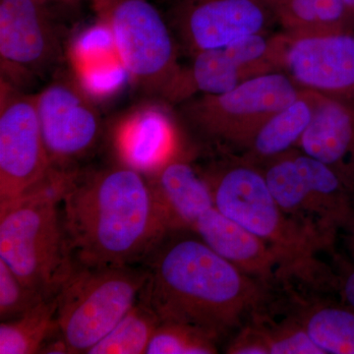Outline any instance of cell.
Segmentation results:
<instances>
[{
	"label": "cell",
	"mask_w": 354,
	"mask_h": 354,
	"mask_svg": "<svg viewBox=\"0 0 354 354\" xmlns=\"http://www.w3.org/2000/svg\"><path fill=\"white\" fill-rule=\"evenodd\" d=\"M144 176L122 164L66 176L60 211L76 265L131 266L169 234Z\"/></svg>",
	"instance_id": "1"
},
{
	"label": "cell",
	"mask_w": 354,
	"mask_h": 354,
	"mask_svg": "<svg viewBox=\"0 0 354 354\" xmlns=\"http://www.w3.org/2000/svg\"><path fill=\"white\" fill-rule=\"evenodd\" d=\"M141 297L162 321L218 335L263 308L269 288L201 239H176L156 248Z\"/></svg>",
	"instance_id": "2"
},
{
	"label": "cell",
	"mask_w": 354,
	"mask_h": 354,
	"mask_svg": "<svg viewBox=\"0 0 354 354\" xmlns=\"http://www.w3.org/2000/svg\"><path fill=\"white\" fill-rule=\"evenodd\" d=\"M203 177L216 208L278 251L292 281L310 290L334 288V270L318 260L325 248L281 209L260 167L234 158Z\"/></svg>",
	"instance_id": "3"
},
{
	"label": "cell",
	"mask_w": 354,
	"mask_h": 354,
	"mask_svg": "<svg viewBox=\"0 0 354 354\" xmlns=\"http://www.w3.org/2000/svg\"><path fill=\"white\" fill-rule=\"evenodd\" d=\"M62 183L50 174L34 190L0 204V259L46 299L57 297L75 268L60 211Z\"/></svg>",
	"instance_id": "4"
},
{
	"label": "cell",
	"mask_w": 354,
	"mask_h": 354,
	"mask_svg": "<svg viewBox=\"0 0 354 354\" xmlns=\"http://www.w3.org/2000/svg\"><path fill=\"white\" fill-rule=\"evenodd\" d=\"M149 270L76 265L57 297V323L69 353H87L141 297Z\"/></svg>",
	"instance_id": "5"
},
{
	"label": "cell",
	"mask_w": 354,
	"mask_h": 354,
	"mask_svg": "<svg viewBox=\"0 0 354 354\" xmlns=\"http://www.w3.org/2000/svg\"><path fill=\"white\" fill-rule=\"evenodd\" d=\"M106 26L133 87L164 101L180 72L178 44L165 16L151 0H90Z\"/></svg>",
	"instance_id": "6"
},
{
	"label": "cell",
	"mask_w": 354,
	"mask_h": 354,
	"mask_svg": "<svg viewBox=\"0 0 354 354\" xmlns=\"http://www.w3.org/2000/svg\"><path fill=\"white\" fill-rule=\"evenodd\" d=\"M281 209L335 252V242L354 214L353 191L327 165L295 148L261 167Z\"/></svg>",
	"instance_id": "7"
},
{
	"label": "cell",
	"mask_w": 354,
	"mask_h": 354,
	"mask_svg": "<svg viewBox=\"0 0 354 354\" xmlns=\"http://www.w3.org/2000/svg\"><path fill=\"white\" fill-rule=\"evenodd\" d=\"M300 92L285 72H272L223 94L195 95L179 104V113L207 138L243 150L266 121Z\"/></svg>",
	"instance_id": "8"
},
{
	"label": "cell",
	"mask_w": 354,
	"mask_h": 354,
	"mask_svg": "<svg viewBox=\"0 0 354 354\" xmlns=\"http://www.w3.org/2000/svg\"><path fill=\"white\" fill-rule=\"evenodd\" d=\"M39 127L51 171H76L99 144L101 113L74 72L59 71L35 95Z\"/></svg>",
	"instance_id": "9"
},
{
	"label": "cell",
	"mask_w": 354,
	"mask_h": 354,
	"mask_svg": "<svg viewBox=\"0 0 354 354\" xmlns=\"http://www.w3.org/2000/svg\"><path fill=\"white\" fill-rule=\"evenodd\" d=\"M285 34L247 37L223 48L198 51L172 84L164 104H179L198 95H218L249 79L281 71Z\"/></svg>",
	"instance_id": "10"
},
{
	"label": "cell",
	"mask_w": 354,
	"mask_h": 354,
	"mask_svg": "<svg viewBox=\"0 0 354 354\" xmlns=\"http://www.w3.org/2000/svg\"><path fill=\"white\" fill-rule=\"evenodd\" d=\"M64 38L50 4L0 0L1 79L18 87L57 70L64 58Z\"/></svg>",
	"instance_id": "11"
},
{
	"label": "cell",
	"mask_w": 354,
	"mask_h": 354,
	"mask_svg": "<svg viewBox=\"0 0 354 354\" xmlns=\"http://www.w3.org/2000/svg\"><path fill=\"white\" fill-rule=\"evenodd\" d=\"M0 204L34 190L51 171L35 95L1 79Z\"/></svg>",
	"instance_id": "12"
},
{
	"label": "cell",
	"mask_w": 354,
	"mask_h": 354,
	"mask_svg": "<svg viewBox=\"0 0 354 354\" xmlns=\"http://www.w3.org/2000/svg\"><path fill=\"white\" fill-rule=\"evenodd\" d=\"M165 18L190 57L267 34L278 23L267 0H171Z\"/></svg>",
	"instance_id": "13"
},
{
	"label": "cell",
	"mask_w": 354,
	"mask_h": 354,
	"mask_svg": "<svg viewBox=\"0 0 354 354\" xmlns=\"http://www.w3.org/2000/svg\"><path fill=\"white\" fill-rule=\"evenodd\" d=\"M281 71L299 88L354 102V32H285Z\"/></svg>",
	"instance_id": "14"
},
{
	"label": "cell",
	"mask_w": 354,
	"mask_h": 354,
	"mask_svg": "<svg viewBox=\"0 0 354 354\" xmlns=\"http://www.w3.org/2000/svg\"><path fill=\"white\" fill-rule=\"evenodd\" d=\"M193 232L216 253L269 290L278 283L288 286L292 281L278 251L215 206L199 216Z\"/></svg>",
	"instance_id": "15"
},
{
	"label": "cell",
	"mask_w": 354,
	"mask_h": 354,
	"mask_svg": "<svg viewBox=\"0 0 354 354\" xmlns=\"http://www.w3.org/2000/svg\"><path fill=\"white\" fill-rule=\"evenodd\" d=\"M158 216L167 232L192 230L199 216L215 206L208 183L183 153L149 174Z\"/></svg>",
	"instance_id": "16"
},
{
	"label": "cell",
	"mask_w": 354,
	"mask_h": 354,
	"mask_svg": "<svg viewBox=\"0 0 354 354\" xmlns=\"http://www.w3.org/2000/svg\"><path fill=\"white\" fill-rule=\"evenodd\" d=\"M114 144L122 164L148 176L181 152L176 122L158 104L128 113L116 128Z\"/></svg>",
	"instance_id": "17"
},
{
	"label": "cell",
	"mask_w": 354,
	"mask_h": 354,
	"mask_svg": "<svg viewBox=\"0 0 354 354\" xmlns=\"http://www.w3.org/2000/svg\"><path fill=\"white\" fill-rule=\"evenodd\" d=\"M297 148L330 167L354 193V102L318 93L313 118Z\"/></svg>",
	"instance_id": "18"
},
{
	"label": "cell",
	"mask_w": 354,
	"mask_h": 354,
	"mask_svg": "<svg viewBox=\"0 0 354 354\" xmlns=\"http://www.w3.org/2000/svg\"><path fill=\"white\" fill-rule=\"evenodd\" d=\"M318 93L301 88L295 101L272 114L254 134L241 158L258 167L297 148L313 118Z\"/></svg>",
	"instance_id": "19"
},
{
	"label": "cell",
	"mask_w": 354,
	"mask_h": 354,
	"mask_svg": "<svg viewBox=\"0 0 354 354\" xmlns=\"http://www.w3.org/2000/svg\"><path fill=\"white\" fill-rule=\"evenodd\" d=\"M291 316L324 354H354V309L292 292Z\"/></svg>",
	"instance_id": "20"
},
{
	"label": "cell",
	"mask_w": 354,
	"mask_h": 354,
	"mask_svg": "<svg viewBox=\"0 0 354 354\" xmlns=\"http://www.w3.org/2000/svg\"><path fill=\"white\" fill-rule=\"evenodd\" d=\"M283 32L290 36L351 32L344 0H267Z\"/></svg>",
	"instance_id": "21"
},
{
	"label": "cell",
	"mask_w": 354,
	"mask_h": 354,
	"mask_svg": "<svg viewBox=\"0 0 354 354\" xmlns=\"http://www.w3.org/2000/svg\"><path fill=\"white\" fill-rule=\"evenodd\" d=\"M57 297L44 300L17 318L0 324V353H41L46 341L57 332Z\"/></svg>",
	"instance_id": "22"
},
{
	"label": "cell",
	"mask_w": 354,
	"mask_h": 354,
	"mask_svg": "<svg viewBox=\"0 0 354 354\" xmlns=\"http://www.w3.org/2000/svg\"><path fill=\"white\" fill-rule=\"evenodd\" d=\"M160 322L162 320L152 306L140 297L120 323L87 353H146L149 342Z\"/></svg>",
	"instance_id": "23"
},
{
	"label": "cell",
	"mask_w": 354,
	"mask_h": 354,
	"mask_svg": "<svg viewBox=\"0 0 354 354\" xmlns=\"http://www.w3.org/2000/svg\"><path fill=\"white\" fill-rule=\"evenodd\" d=\"M218 337L206 330L174 321H162L149 342L146 354H213Z\"/></svg>",
	"instance_id": "24"
},
{
	"label": "cell",
	"mask_w": 354,
	"mask_h": 354,
	"mask_svg": "<svg viewBox=\"0 0 354 354\" xmlns=\"http://www.w3.org/2000/svg\"><path fill=\"white\" fill-rule=\"evenodd\" d=\"M251 319L262 330L270 354H324L290 314L281 322H274L261 309Z\"/></svg>",
	"instance_id": "25"
},
{
	"label": "cell",
	"mask_w": 354,
	"mask_h": 354,
	"mask_svg": "<svg viewBox=\"0 0 354 354\" xmlns=\"http://www.w3.org/2000/svg\"><path fill=\"white\" fill-rule=\"evenodd\" d=\"M46 299L24 285L12 270L0 259V318L2 321L17 318Z\"/></svg>",
	"instance_id": "26"
},
{
	"label": "cell",
	"mask_w": 354,
	"mask_h": 354,
	"mask_svg": "<svg viewBox=\"0 0 354 354\" xmlns=\"http://www.w3.org/2000/svg\"><path fill=\"white\" fill-rule=\"evenodd\" d=\"M230 354H270L259 326L252 319L227 346Z\"/></svg>",
	"instance_id": "27"
},
{
	"label": "cell",
	"mask_w": 354,
	"mask_h": 354,
	"mask_svg": "<svg viewBox=\"0 0 354 354\" xmlns=\"http://www.w3.org/2000/svg\"><path fill=\"white\" fill-rule=\"evenodd\" d=\"M332 256L335 290L341 295L342 301L354 309V262L335 252Z\"/></svg>",
	"instance_id": "28"
},
{
	"label": "cell",
	"mask_w": 354,
	"mask_h": 354,
	"mask_svg": "<svg viewBox=\"0 0 354 354\" xmlns=\"http://www.w3.org/2000/svg\"><path fill=\"white\" fill-rule=\"evenodd\" d=\"M342 235L349 259L354 262V214L348 225L342 230Z\"/></svg>",
	"instance_id": "29"
},
{
	"label": "cell",
	"mask_w": 354,
	"mask_h": 354,
	"mask_svg": "<svg viewBox=\"0 0 354 354\" xmlns=\"http://www.w3.org/2000/svg\"><path fill=\"white\" fill-rule=\"evenodd\" d=\"M346 6V12H348L349 23H351V29L354 32V0H344Z\"/></svg>",
	"instance_id": "30"
},
{
	"label": "cell",
	"mask_w": 354,
	"mask_h": 354,
	"mask_svg": "<svg viewBox=\"0 0 354 354\" xmlns=\"http://www.w3.org/2000/svg\"><path fill=\"white\" fill-rule=\"evenodd\" d=\"M41 1L46 2V3L48 4L57 3L62 4V6H75L77 4L82 2L83 0H41Z\"/></svg>",
	"instance_id": "31"
}]
</instances>
